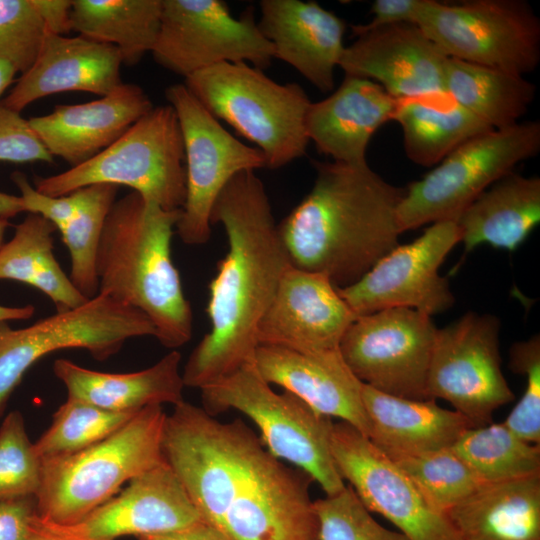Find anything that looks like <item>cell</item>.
<instances>
[{"label":"cell","instance_id":"cell-27","mask_svg":"<svg viewBox=\"0 0 540 540\" xmlns=\"http://www.w3.org/2000/svg\"><path fill=\"white\" fill-rule=\"evenodd\" d=\"M362 401L370 441L387 456L450 448L473 424L460 413L440 407L436 399H408L363 383Z\"/></svg>","mask_w":540,"mask_h":540},{"label":"cell","instance_id":"cell-47","mask_svg":"<svg viewBox=\"0 0 540 540\" xmlns=\"http://www.w3.org/2000/svg\"><path fill=\"white\" fill-rule=\"evenodd\" d=\"M46 29V32L63 35L71 30L70 0H32Z\"/></svg>","mask_w":540,"mask_h":540},{"label":"cell","instance_id":"cell-5","mask_svg":"<svg viewBox=\"0 0 540 540\" xmlns=\"http://www.w3.org/2000/svg\"><path fill=\"white\" fill-rule=\"evenodd\" d=\"M173 407L163 428V459L202 520L225 532L227 511L266 449L241 419L220 422L185 400Z\"/></svg>","mask_w":540,"mask_h":540},{"label":"cell","instance_id":"cell-30","mask_svg":"<svg viewBox=\"0 0 540 540\" xmlns=\"http://www.w3.org/2000/svg\"><path fill=\"white\" fill-rule=\"evenodd\" d=\"M540 221V179L514 171L482 192L456 224L464 254L481 244L514 251Z\"/></svg>","mask_w":540,"mask_h":540},{"label":"cell","instance_id":"cell-29","mask_svg":"<svg viewBox=\"0 0 540 540\" xmlns=\"http://www.w3.org/2000/svg\"><path fill=\"white\" fill-rule=\"evenodd\" d=\"M446 517L460 540H540V474L481 484Z\"/></svg>","mask_w":540,"mask_h":540},{"label":"cell","instance_id":"cell-51","mask_svg":"<svg viewBox=\"0 0 540 540\" xmlns=\"http://www.w3.org/2000/svg\"><path fill=\"white\" fill-rule=\"evenodd\" d=\"M35 312L32 305L23 307H6L0 305V323L9 320H25L29 319Z\"/></svg>","mask_w":540,"mask_h":540},{"label":"cell","instance_id":"cell-20","mask_svg":"<svg viewBox=\"0 0 540 540\" xmlns=\"http://www.w3.org/2000/svg\"><path fill=\"white\" fill-rule=\"evenodd\" d=\"M447 58L418 25L403 23L357 36L345 47L339 67L401 99L445 91Z\"/></svg>","mask_w":540,"mask_h":540},{"label":"cell","instance_id":"cell-11","mask_svg":"<svg viewBox=\"0 0 540 540\" xmlns=\"http://www.w3.org/2000/svg\"><path fill=\"white\" fill-rule=\"evenodd\" d=\"M154 336L141 311L98 293L78 308L56 312L21 329L0 323V415L25 372L45 355L70 348L105 360L134 337Z\"/></svg>","mask_w":540,"mask_h":540},{"label":"cell","instance_id":"cell-50","mask_svg":"<svg viewBox=\"0 0 540 540\" xmlns=\"http://www.w3.org/2000/svg\"><path fill=\"white\" fill-rule=\"evenodd\" d=\"M21 212H26L21 196L0 192V218L8 219Z\"/></svg>","mask_w":540,"mask_h":540},{"label":"cell","instance_id":"cell-3","mask_svg":"<svg viewBox=\"0 0 540 540\" xmlns=\"http://www.w3.org/2000/svg\"><path fill=\"white\" fill-rule=\"evenodd\" d=\"M180 214L130 192L113 204L96 259L98 293L145 314L155 338L171 350L185 345L193 331L192 309L171 257Z\"/></svg>","mask_w":540,"mask_h":540},{"label":"cell","instance_id":"cell-53","mask_svg":"<svg viewBox=\"0 0 540 540\" xmlns=\"http://www.w3.org/2000/svg\"><path fill=\"white\" fill-rule=\"evenodd\" d=\"M9 225L8 219L0 218V248L4 244V235Z\"/></svg>","mask_w":540,"mask_h":540},{"label":"cell","instance_id":"cell-1","mask_svg":"<svg viewBox=\"0 0 540 540\" xmlns=\"http://www.w3.org/2000/svg\"><path fill=\"white\" fill-rule=\"evenodd\" d=\"M220 224L228 249L209 285L210 330L190 354L182 378L202 387L253 360L258 327L290 261L262 180L242 171L214 203L211 225Z\"/></svg>","mask_w":540,"mask_h":540},{"label":"cell","instance_id":"cell-23","mask_svg":"<svg viewBox=\"0 0 540 540\" xmlns=\"http://www.w3.org/2000/svg\"><path fill=\"white\" fill-rule=\"evenodd\" d=\"M253 362L270 385L281 386L314 411L339 418L369 436L361 395L363 383L346 365L339 350L303 353L259 345Z\"/></svg>","mask_w":540,"mask_h":540},{"label":"cell","instance_id":"cell-32","mask_svg":"<svg viewBox=\"0 0 540 540\" xmlns=\"http://www.w3.org/2000/svg\"><path fill=\"white\" fill-rule=\"evenodd\" d=\"M445 91L492 129L519 123L536 95L524 76L447 58Z\"/></svg>","mask_w":540,"mask_h":540},{"label":"cell","instance_id":"cell-9","mask_svg":"<svg viewBox=\"0 0 540 540\" xmlns=\"http://www.w3.org/2000/svg\"><path fill=\"white\" fill-rule=\"evenodd\" d=\"M540 150V123L519 122L479 134L405 188L397 218L401 232L455 221L488 187Z\"/></svg>","mask_w":540,"mask_h":540},{"label":"cell","instance_id":"cell-42","mask_svg":"<svg viewBox=\"0 0 540 540\" xmlns=\"http://www.w3.org/2000/svg\"><path fill=\"white\" fill-rule=\"evenodd\" d=\"M509 368L523 375L526 386L521 399L503 423L518 437L540 443V337L514 343L509 351Z\"/></svg>","mask_w":540,"mask_h":540},{"label":"cell","instance_id":"cell-45","mask_svg":"<svg viewBox=\"0 0 540 540\" xmlns=\"http://www.w3.org/2000/svg\"><path fill=\"white\" fill-rule=\"evenodd\" d=\"M37 515L35 496L0 500V540H30Z\"/></svg>","mask_w":540,"mask_h":540},{"label":"cell","instance_id":"cell-21","mask_svg":"<svg viewBox=\"0 0 540 540\" xmlns=\"http://www.w3.org/2000/svg\"><path fill=\"white\" fill-rule=\"evenodd\" d=\"M200 520L178 477L163 461L134 477L119 494L68 527L95 540H116L168 533Z\"/></svg>","mask_w":540,"mask_h":540},{"label":"cell","instance_id":"cell-36","mask_svg":"<svg viewBox=\"0 0 540 540\" xmlns=\"http://www.w3.org/2000/svg\"><path fill=\"white\" fill-rule=\"evenodd\" d=\"M77 190V209L59 231L70 253L69 278L84 297L91 299L98 294L97 251L106 218L116 201L118 186L98 183Z\"/></svg>","mask_w":540,"mask_h":540},{"label":"cell","instance_id":"cell-19","mask_svg":"<svg viewBox=\"0 0 540 540\" xmlns=\"http://www.w3.org/2000/svg\"><path fill=\"white\" fill-rule=\"evenodd\" d=\"M312 482L265 450L227 511L225 533L230 540H319Z\"/></svg>","mask_w":540,"mask_h":540},{"label":"cell","instance_id":"cell-49","mask_svg":"<svg viewBox=\"0 0 540 540\" xmlns=\"http://www.w3.org/2000/svg\"><path fill=\"white\" fill-rule=\"evenodd\" d=\"M30 540H95L79 534L68 526L55 524L36 516Z\"/></svg>","mask_w":540,"mask_h":540},{"label":"cell","instance_id":"cell-4","mask_svg":"<svg viewBox=\"0 0 540 540\" xmlns=\"http://www.w3.org/2000/svg\"><path fill=\"white\" fill-rule=\"evenodd\" d=\"M166 415L162 405L145 407L102 441L42 460L35 496L38 515L55 524L75 525L115 496L122 485L162 463Z\"/></svg>","mask_w":540,"mask_h":540},{"label":"cell","instance_id":"cell-35","mask_svg":"<svg viewBox=\"0 0 540 540\" xmlns=\"http://www.w3.org/2000/svg\"><path fill=\"white\" fill-rule=\"evenodd\" d=\"M451 449L482 484L540 474V445L524 441L503 422L468 428Z\"/></svg>","mask_w":540,"mask_h":540},{"label":"cell","instance_id":"cell-14","mask_svg":"<svg viewBox=\"0 0 540 540\" xmlns=\"http://www.w3.org/2000/svg\"><path fill=\"white\" fill-rule=\"evenodd\" d=\"M151 53L159 65L184 78L220 63L246 62L263 70L274 58L253 12L235 18L221 0H162Z\"/></svg>","mask_w":540,"mask_h":540},{"label":"cell","instance_id":"cell-48","mask_svg":"<svg viewBox=\"0 0 540 540\" xmlns=\"http://www.w3.org/2000/svg\"><path fill=\"white\" fill-rule=\"evenodd\" d=\"M138 540H230L219 528L200 520L182 529L150 536H141Z\"/></svg>","mask_w":540,"mask_h":540},{"label":"cell","instance_id":"cell-28","mask_svg":"<svg viewBox=\"0 0 540 540\" xmlns=\"http://www.w3.org/2000/svg\"><path fill=\"white\" fill-rule=\"evenodd\" d=\"M180 362L181 354L171 350L151 367L137 372H100L67 359L56 360L53 372L64 384L67 398L109 411L138 412L151 405L175 406L184 401Z\"/></svg>","mask_w":540,"mask_h":540},{"label":"cell","instance_id":"cell-38","mask_svg":"<svg viewBox=\"0 0 540 540\" xmlns=\"http://www.w3.org/2000/svg\"><path fill=\"white\" fill-rule=\"evenodd\" d=\"M390 458L445 515L482 484L451 447Z\"/></svg>","mask_w":540,"mask_h":540},{"label":"cell","instance_id":"cell-8","mask_svg":"<svg viewBox=\"0 0 540 540\" xmlns=\"http://www.w3.org/2000/svg\"><path fill=\"white\" fill-rule=\"evenodd\" d=\"M181 129L171 105L153 107L121 137L88 161L49 177L35 189L62 196L98 183L124 185L167 211L181 210L186 196Z\"/></svg>","mask_w":540,"mask_h":540},{"label":"cell","instance_id":"cell-44","mask_svg":"<svg viewBox=\"0 0 540 540\" xmlns=\"http://www.w3.org/2000/svg\"><path fill=\"white\" fill-rule=\"evenodd\" d=\"M11 179L21 193L26 212L41 215L58 230L74 215L79 202L78 190L62 196H48L38 192L21 172H14Z\"/></svg>","mask_w":540,"mask_h":540},{"label":"cell","instance_id":"cell-18","mask_svg":"<svg viewBox=\"0 0 540 540\" xmlns=\"http://www.w3.org/2000/svg\"><path fill=\"white\" fill-rule=\"evenodd\" d=\"M356 318L326 275L290 264L259 324L258 346L303 353L339 350Z\"/></svg>","mask_w":540,"mask_h":540},{"label":"cell","instance_id":"cell-41","mask_svg":"<svg viewBox=\"0 0 540 540\" xmlns=\"http://www.w3.org/2000/svg\"><path fill=\"white\" fill-rule=\"evenodd\" d=\"M46 34L32 0H0V59L24 73L35 61Z\"/></svg>","mask_w":540,"mask_h":540},{"label":"cell","instance_id":"cell-13","mask_svg":"<svg viewBox=\"0 0 540 540\" xmlns=\"http://www.w3.org/2000/svg\"><path fill=\"white\" fill-rule=\"evenodd\" d=\"M500 321L468 312L438 329L427 375L429 398H440L474 427L492 423L493 413L514 399L501 370Z\"/></svg>","mask_w":540,"mask_h":540},{"label":"cell","instance_id":"cell-7","mask_svg":"<svg viewBox=\"0 0 540 540\" xmlns=\"http://www.w3.org/2000/svg\"><path fill=\"white\" fill-rule=\"evenodd\" d=\"M200 390L208 414L215 417L230 409L245 414L259 428L266 450L307 473L326 496L346 486L331 453L332 418L286 390L275 392L253 360Z\"/></svg>","mask_w":540,"mask_h":540},{"label":"cell","instance_id":"cell-43","mask_svg":"<svg viewBox=\"0 0 540 540\" xmlns=\"http://www.w3.org/2000/svg\"><path fill=\"white\" fill-rule=\"evenodd\" d=\"M0 161L12 163H53L28 120L17 111L0 105Z\"/></svg>","mask_w":540,"mask_h":540},{"label":"cell","instance_id":"cell-15","mask_svg":"<svg viewBox=\"0 0 540 540\" xmlns=\"http://www.w3.org/2000/svg\"><path fill=\"white\" fill-rule=\"evenodd\" d=\"M438 328L432 317L411 308L358 316L339 352L364 384L386 394L429 399L427 375Z\"/></svg>","mask_w":540,"mask_h":540},{"label":"cell","instance_id":"cell-25","mask_svg":"<svg viewBox=\"0 0 540 540\" xmlns=\"http://www.w3.org/2000/svg\"><path fill=\"white\" fill-rule=\"evenodd\" d=\"M153 108L138 85L122 83L111 93L87 103L57 105L28 123L54 157L78 166L106 149Z\"/></svg>","mask_w":540,"mask_h":540},{"label":"cell","instance_id":"cell-16","mask_svg":"<svg viewBox=\"0 0 540 540\" xmlns=\"http://www.w3.org/2000/svg\"><path fill=\"white\" fill-rule=\"evenodd\" d=\"M458 243L455 221L433 223L420 237L397 245L357 282L338 291L357 317L389 308H411L432 317L455 302L439 268Z\"/></svg>","mask_w":540,"mask_h":540},{"label":"cell","instance_id":"cell-24","mask_svg":"<svg viewBox=\"0 0 540 540\" xmlns=\"http://www.w3.org/2000/svg\"><path fill=\"white\" fill-rule=\"evenodd\" d=\"M257 22L274 58L296 69L322 92L334 88L343 55L345 21L314 1L262 0Z\"/></svg>","mask_w":540,"mask_h":540},{"label":"cell","instance_id":"cell-37","mask_svg":"<svg viewBox=\"0 0 540 540\" xmlns=\"http://www.w3.org/2000/svg\"><path fill=\"white\" fill-rule=\"evenodd\" d=\"M138 412L109 411L67 398L53 414L49 428L34 443L35 451L41 461L76 453L107 438Z\"/></svg>","mask_w":540,"mask_h":540},{"label":"cell","instance_id":"cell-34","mask_svg":"<svg viewBox=\"0 0 540 540\" xmlns=\"http://www.w3.org/2000/svg\"><path fill=\"white\" fill-rule=\"evenodd\" d=\"M162 0H73L71 30L117 47L123 63L152 52L160 29Z\"/></svg>","mask_w":540,"mask_h":540},{"label":"cell","instance_id":"cell-40","mask_svg":"<svg viewBox=\"0 0 540 540\" xmlns=\"http://www.w3.org/2000/svg\"><path fill=\"white\" fill-rule=\"evenodd\" d=\"M313 506L319 540H409L377 522L349 485L334 495L314 500Z\"/></svg>","mask_w":540,"mask_h":540},{"label":"cell","instance_id":"cell-17","mask_svg":"<svg viewBox=\"0 0 540 540\" xmlns=\"http://www.w3.org/2000/svg\"><path fill=\"white\" fill-rule=\"evenodd\" d=\"M330 447L339 474L364 506L386 518L409 540H460L446 515L355 427L343 421L334 423Z\"/></svg>","mask_w":540,"mask_h":540},{"label":"cell","instance_id":"cell-10","mask_svg":"<svg viewBox=\"0 0 540 540\" xmlns=\"http://www.w3.org/2000/svg\"><path fill=\"white\" fill-rule=\"evenodd\" d=\"M416 25L449 58L522 76L540 61V20L523 0H426Z\"/></svg>","mask_w":540,"mask_h":540},{"label":"cell","instance_id":"cell-26","mask_svg":"<svg viewBox=\"0 0 540 540\" xmlns=\"http://www.w3.org/2000/svg\"><path fill=\"white\" fill-rule=\"evenodd\" d=\"M396 105L397 99L378 83L345 75L328 97L311 102L306 115L308 139L332 161L367 163L370 139L382 125L392 121Z\"/></svg>","mask_w":540,"mask_h":540},{"label":"cell","instance_id":"cell-12","mask_svg":"<svg viewBox=\"0 0 540 540\" xmlns=\"http://www.w3.org/2000/svg\"><path fill=\"white\" fill-rule=\"evenodd\" d=\"M165 96L176 113L183 138L186 196L176 232L187 245L211 236V212L219 194L242 171L266 167L262 152L229 133L183 84Z\"/></svg>","mask_w":540,"mask_h":540},{"label":"cell","instance_id":"cell-33","mask_svg":"<svg viewBox=\"0 0 540 540\" xmlns=\"http://www.w3.org/2000/svg\"><path fill=\"white\" fill-rule=\"evenodd\" d=\"M56 227L41 215L28 213L13 238L0 248V279L37 288L55 304L57 312L78 308L89 299L73 285L54 256Z\"/></svg>","mask_w":540,"mask_h":540},{"label":"cell","instance_id":"cell-2","mask_svg":"<svg viewBox=\"0 0 540 540\" xmlns=\"http://www.w3.org/2000/svg\"><path fill=\"white\" fill-rule=\"evenodd\" d=\"M311 191L278 224L290 264L326 275L337 288L357 282L394 249L405 188L368 163L313 161Z\"/></svg>","mask_w":540,"mask_h":540},{"label":"cell","instance_id":"cell-6","mask_svg":"<svg viewBox=\"0 0 540 540\" xmlns=\"http://www.w3.org/2000/svg\"><path fill=\"white\" fill-rule=\"evenodd\" d=\"M184 85L217 119L256 145L266 167L303 157L311 101L297 83L281 84L246 62L220 63L185 78Z\"/></svg>","mask_w":540,"mask_h":540},{"label":"cell","instance_id":"cell-39","mask_svg":"<svg viewBox=\"0 0 540 540\" xmlns=\"http://www.w3.org/2000/svg\"><path fill=\"white\" fill-rule=\"evenodd\" d=\"M42 461L26 432L19 411L10 412L0 426V500L36 496Z\"/></svg>","mask_w":540,"mask_h":540},{"label":"cell","instance_id":"cell-22","mask_svg":"<svg viewBox=\"0 0 540 540\" xmlns=\"http://www.w3.org/2000/svg\"><path fill=\"white\" fill-rule=\"evenodd\" d=\"M122 63L121 53L113 45L46 32L35 61L0 105L20 113L29 104L57 93L105 96L122 84Z\"/></svg>","mask_w":540,"mask_h":540},{"label":"cell","instance_id":"cell-52","mask_svg":"<svg viewBox=\"0 0 540 540\" xmlns=\"http://www.w3.org/2000/svg\"><path fill=\"white\" fill-rule=\"evenodd\" d=\"M17 73L10 63L0 59V97L12 84Z\"/></svg>","mask_w":540,"mask_h":540},{"label":"cell","instance_id":"cell-46","mask_svg":"<svg viewBox=\"0 0 540 540\" xmlns=\"http://www.w3.org/2000/svg\"><path fill=\"white\" fill-rule=\"evenodd\" d=\"M426 0H376L371 6L369 23L352 25V33L359 36L381 27L396 24H416L418 14Z\"/></svg>","mask_w":540,"mask_h":540},{"label":"cell","instance_id":"cell-31","mask_svg":"<svg viewBox=\"0 0 540 540\" xmlns=\"http://www.w3.org/2000/svg\"><path fill=\"white\" fill-rule=\"evenodd\" d=\"M392 121L403 132L406 156L431 167L469 139L493 130L446 91L397 99Z\"/></svg>","mask_w":540,"mask_h":540}]
</instances>
